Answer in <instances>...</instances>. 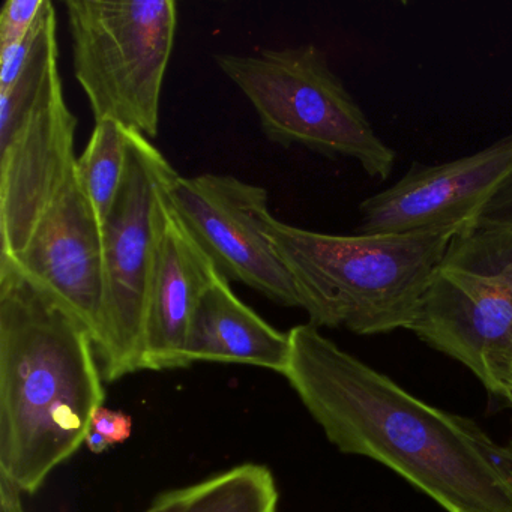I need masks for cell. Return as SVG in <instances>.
Segmentation results:
<instances>
[{
    "mask_svg": "<svg viewBox=\"0 0 512 512\" xmlns=\"http://www.w3.org/2000/svg\"><path fill=\"white\" fill-rule=\"evenodd\" d=\"M289 340L283 376L343 454L383 464L446 512H512V442L425 403L311 323Z\"/></svg>",
    "mask_w": 512,
    "mask_h": 512,
    "instance_id": "cell-1",
    "label": "cell"
},
{
    "mask_svg": "<svg viewBox=\"0 0 512 512\" xmlns=\"http://www.w3.org/2000/svg\"><path fill=\"white\" fill-rule=\"evenodd\" d=\"M103 380L88 326L0 256V478L37 493L85 443Z\"/></svg>",
    "mask_w": 512,
    "mask_h": 512,
    "instance_id": "cell-2",
    "label": "cell"
},
{
    "mask_svg": "<svg viewBox=\"0 0 512 512\" xmlns=\"http://www.w3.org/2000/svg\"><path fill=\"white\" fill-rule=\"evenodd\" d=\"M269 235L311 325L376 335L409 331L431 275L458 233L338 236L272 218Z\"/></svg>",
    "mask_w": 512,
    "mask_h": 512,
    "instance_id": "cell-3",
    "label": "cell"
},
{
    "mask_svg": "<svg viewBox=\"0 0 512 512\" xmlns=\"http://www.w3.org/2000/svg\"><path fill=\"white\" fill-rule=\"evenodd\" d=\"M215 62L253 104L269 142L283 148L302 146L328 158H350L379 181L394 172L397 154L371 127L319 47L221 53Z\"/></svg>",
    "mask_w": 512,
    "mask_h": 512,
    "instance_id": "cell-4",
    "label": "cell"
},
{
    "mask_svg": "<svg viewBox=\"0 0 512 512\" xmlns=\"http://www.w3.org/2000/svg\"><path fill=\"white\" fill-rule=\"evenodd\" d=\"M409 331L508 400L512 355V227L476 224L452 238Z\"/></svg>",
    "mask_w": 512,
    "mask_h": 512,
    "instance_id": "cell-5",
    "label": "cell"
},
{
    "mask_svg": "<svg viewBox=\"0 0 512 512\" xmlns=\"http://www.w3.org/2000/svg\"><path fill=\"white\" fill-rule=\"evenodd\" d=\"M76 79L95 122H118L155 139L178 28L175 0H68Z\"/></svg>",
    "mask_w": 512,
    "mask_h": 512,
    "instance_id": "cell-6",
    "label": "cell"
},
{
    "mask_svg": "<svg viewBox=\"0 0 512 512\" xmlns=\"http://www.w3.org/2000/svg\"><path fill=\"white\" fill-rule=\"evenodd\" d=\"M127 139L124 179L101 223L106 292L95 349L106 382L142 371L146 298L161 206L167 184L178 173L148 137L127 128Z\"/></svg>",
    "mask_w": 512,
    "mask_h": 512,
    "instance_id": "cell-7",
    "label": "cell"
},
{
    "mask_svg": "<svg viewBox=\"0 0 512 512\" xmlns=\"http://www.w3.org/2000/svg\"><path fill=\"white\" fill-rule=\"evenodd\" d=\"M167 197L194 241L227 281L283 307L301 308L298 289L271 235L268 191L230 175L176 173Z\"/></svg>",
    "mask_w": 512,
    "mask_h": 512,
    "instance_id": "cell-8",
    "label": "cell"
},
{
    "mask_svg": "<svg viewBox=\"0 0 512 512\" xmlns=\"http://www.w3.org/2000/svg\"><path fill=\"white\" fill-rule=\"evenodd\" d=\"M511 175L512 133L448 163H413L394 185L359 205L358 235L464 232L478 224Z\"/></svg>",
    "mask_w": 512,
    "mask_h": 512,
    "instance_id": "cell-9",
    "label": "cell"
},
{
    "mask_svg": "<svg viewBox=\"0 0 512 512\" xmlns=\"http://www.w3.org/2000/svg\"><path fill=\"white\" fill-rule=\"evenodd\" d=\"M77 118L59 70L22 121L0 136V256L16 257L76 170Z\"/></svg>",
    "mask_w": 512,
    "mask_h": 512,
    "instance_id": "cell-10",
    "label": "cell"
},
{
    "mask_svg": "<svg viewBox=\"0 0 512 512\" xmlns=\"http://www.w3.org/2000/svg\"><path fill=\"white\" fill-rule=\"evenodd\" d=\"M7 259L67 305L97 341L106 292L103 232L76 170L38 221L26 247Z\"/></svg>",
    "mask_w": 512,
    "mask_h": 512,
    "instance_id": "cell-11",
    "label": "cell"
},
{
    "mask_svg": "<svg viewBox=\"0 0 512 512\" xmlns=\"http://www.w3.org/2000/svg\"><path fill=\"white\" fill-rule=\"evenodd\" d=\"M169 185V184H167ZM221 275L173 209L167 187L161 206L160 238L146 298L142 370L188 367V329L197 302Z\"/></svg>",
    "mask_w": 512,
    "mask_h": 512,
    "instance_id": "cell-12",
    "label": "cell"
},
{
    "mask_svg": "<svg viewBox=\"0 0 512 512\" xmlns=\"http://www.w3.org/2000/svg\"><path fill=\"white\" fill-rule=\"evenodd\" d=\"M289 332L272 328L218 275L200 296L188 329L185 358L193 362L251 365L283 374L289 361Z\"/></svg>",
    "mask_w": 512,
    "mask_h": 512,
    "instance_id": "cell-13",
    "label": "cell"
},
{
    "mask_svg": "<svg viewBox=\"0 0 512 512\" xmlns=\"http://www.w3.org/2000/svg\"><path fill=\"white\" fill-rule=\"evenodd\" d=\"M280 491L268 466L245 463L190 485L182 512H278Z\"/></svg>",
    "mask_w": 512,
    "mask_h": 512,
    "instance_id": "cell-14",
    "label": "cell"
},
{
    "mask_svg": "<svg viewBox=\"0 0 512 512\" xmlns=\"http://www.w3.org/2000/svg\"><path fill=\"white\" fill-rule=\"evenodd\" d=\"M127 157V128L112 119L95 122L91 140L77 158L76 175L101 223L118 197Z\"/></svg>",
    "mask_w": 512,
    "mask_h": 512,
    "instance_id": "cell-15",
    "label": "cell"
},
{
    "mask_svg": "<svg viewBox=\"0 0 512 512\" xmlns=\"http://www.w3.org/2000/svg\"><path fill=\"white\" fill-rule=\"evenodd\" d=\"M46 0H8L0 13V62L7 61L26 40Z\"/></svg>",
    "mask_w": 512,
    "mask_h": 512,
    "instance_id": "cell-16",
    "label": "cell"
},
{
    "mask_svg": "<svg viewBox=\"0 0 512 512\" xmlns=\"http://www.w3.org/2000/svg\"><path fill=\"white\" fill-rule=\"evenodd\" d=\"M133 434V418L121 410L100 407L89 425L85 445L94 454H103L115 445L127 442Z\"/></svg>",
    "mask_w": 512,
    "mask_h": 512,
    "instance_id": "cell-17",
    "label": "cell"
},
{
    "mask_svg": "<svg viewBox=\"0 0 512 512\" xmlns=\"http://www.w3.org/2000/svg\"><path fill=\"white\" fill-rule=\"evenodd\" d=\"M478 224L512 227V175L506 179L505 184L497 190L493 199L485 206Z\"/></svg>",
    "mask_w": 512,
    "mask_h": 512,
    "instance_id": "cell-18",
    "label": "cell"
},
{
    "mask_svg": "<svg viewBox=\"0 0 512 512\" xmlns=\"http://www.w3.org/2000/svg\"><path fill=\"white\" fill-rule=\"evenodd\" d=\"M190 496V485L175 490L163 491L155 497L148 509L143 512H182Z\"/></svg>",
    "mask_w": 512,
    "mask_h": 512,
    "instance_id": "cell-19",
    "label": "cell"
},
{
    "mask_svg": "<svg viewBox=\"0 0 512 512\" xmlns=\"http://www.w3.org/2000/svg\"><path fill=\"white\" fill-rule=\"evenodd\" d=\"M23 496L11 482L0 478V512H25Z\"/></svg>",
    "mask_w": 512,
    "mask_h": 512,
    "instance_id": "cell-20",
    "label": "cell"
},
{
    "mask_svg": "<svg viewBox=\"0 0 512 512\" xmlns=\"http://www.w3.org/2000/svg\"><path fill=\"white\" fill-rule=\"evenodd\" d=\"M506 388H508L509 397H512V355L509 361L508 373H506ZM508 397V400H509ZM506 400V401H508Z\"/></svg>",
    "mask_w": 512,
    "mask_h": 512,
    "instance_id": "cell-21",
    "label": "cell"
},
{
    "mask_svg": "<svg viewBox=\"0 0 512 512\" xmlns=\"http://www.w3.org/2000/svg\"><path fill=\"white\" fill-rule=\"evenodd\" d=\"M508 403H509V406H511V407H512V397H511V398H509Z\"/></svg>",
    "mask_w": 512,
    "mask_h": 512,
    "instance_id": "cell-22",
    "label": "cell"
}]
</instances>
